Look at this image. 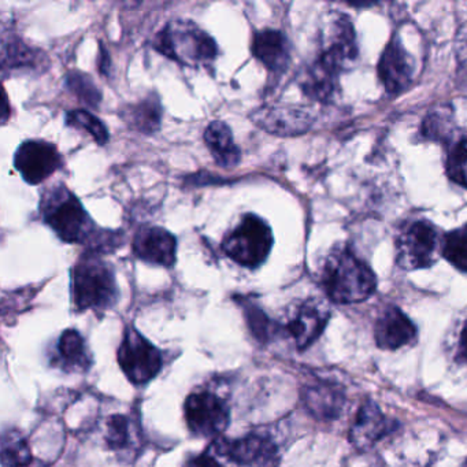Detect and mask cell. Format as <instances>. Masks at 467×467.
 Listing matches in <instances>:
<instances>
[{"mask_svg":"<svg viewBox=\"0 0 467 467\" xmlns=\"http://www.w3.org/2000/svg\"><path fill=\"white\" fill-rule=\"evenodd\" d=\"M39 212L46 225L50 226L62 242L87 245L92 253L116 250L124 240L119 232L100 229L89 217L80 199L62 182L51 185L42 193Z\"/></svg>","mask_w":467,"mask_h":467,"instance_id":"cell-1","label":"cell"},{"mask_svg":"<svg viewBox=\"0 0 467 467\" xmlns=\"http://www.w3.org/2000/svg\"><path fill=\"white\" fill-rule=\"evenodd\" d=\"M322 288L332 302L352 305L368 299L376 291L373 270L348 247H336L325 258Z\"/></svg>","mask_w":467,"mask_h":467,"instance_id":"cell-2","label":"cell"},{"mask_svg":"<svg viewBox=\"0 0 467 467\" xmlns=\"http://www.w3.org/2000/svg\"><path fill=\"white\" fill-rule=\"evenodd\" d=\"M73 307L78 313L91 310L105 313L119 302L116 272L100 254L87 251L72 269L70 283Z\"/></svg>","mask_w":467,"mask_h":467,"instance_id":"cell-3","label":"cell"},{"mask_svg":"<svg viewBox=\"0 0 467 467\" xmlns=\"http://www.w3.org/2000/svg\"><path fill=\"white\" fill-rule=\"evenodd\" d=\"M154 48L162 56L190 67H209L218 56L214 39L187 20L169 23L155 37Z\"/></svg>","mask_w":467,"mask_h":467,"instance_id":"cell-4","label":"cell"},{"mask_svg":"<svg viewBox=\"0 0 467 467\" xmlns=\"http://www.w3.org/2000/svg\"><path fill=\"white\" fill-rule=\"evenodd\" d=\"M275 237L272 228L259 215L248 213L223 237V253L232 261L247 269H256L272 253Z\"/></svg>","mask_w":467,"mask_h":467,"instance_id":"cell-5","label":"cell"},{"mask_svg":"<svg viewBox=\"0 0 467 467\" xmlns=\"http://www.w3.org/2000/svg\"><path fill=\"white\" fill-rule=\"evenodd\" d=\"M184 418L191 433L202 439L218 440L231 423V407L213 390H195L185 399Z\"/></svg>","mask_w":467,"mask_h":467,"instance_id":"cell-6","label":"cell"},{"mask_svg":"<svg viewBox=\"0 0 467 467\" xmlns=\"http://www.w3.org/2000/svg\"><path fill=\"white\" fill-rule=\"evenodd\" d=\"M119 368L133 385H146L163 368V354L135 327L125 329L117 352Z\"/></svg>","mask_w":467,"mask_h":467,"instance_id":"cell-7","label":"cell"},{"mask_svg":"<svg viewBox=\"0 0 467 467\" xmlns=\"http://www.w3.org/2000/svg\"><path fill=\"white\" fill-rule=\"evenodd\" d=\"M439 234L436 226L426 220L414 221L399 234L396 240V261L404 270L425 269L436 262Z\"/></svg>","mask_w":467,"mask_h":467,"instance_id":"cell-8","label":"cell"},{"mask_svg":"<svg viewBox=\"0 0 467 467\" xmlns=\"http://www.w3.org/2000/svg\"><path fill=\"white\" fill-rule=\"evenodd\" d=\"M357 58V36L351 20L347 16H335L325 31L321 53L316 61L340 76Z\"/></svg>","mask_w":467,"mask_h":467,"instance_id":"cell-9","label":"cell"},{"mask_svg":"<svg viewBox=\"0 0 467 467\" xmlns=\"http://www.w3.org/2000/svg\"><path fill=\"white\" fill-rule=\"evenodd\" d=\"M215 452L240 467H267L277 456V445L272 437L248 433L239 439H218L213 444Z\"/></svg>","mask_w":467,"mask_h":467,"instance_id":"cell-10","label":"cell"},{"mask_svg":"<svg viewBox=\"0 0 467 467\" xmlns=\"http://www.w3.org/2000/svg\"><path fill=\"white\" fill-rule=\"evenodd\" d=\"M15 166L28 184L39 185L64 166V158L56 144L26 140L16 151Z\"/></svg>","mask_w":467,"mask_h":467,"instance_id":"cell-11","label":"cell"},{"mask_svg":"<svg viewBox=\"0 0 467 467\" xmlns=\"http://www.w3.org/2000/svg\"><path fill=\"white\" fill-rule=\"evenodd\" d=\"M329 317V310L322 303L306 300L292 308L283 329L294 338L297 348L305 349L316 343L317 338L322 335Z\"/></svg>","mask_w":467,"mask_h":467,"instance_id":"cell-12","label":"cell"},{"mask_svg":"<svg viewBox=\"0 0 467 467\" xmlns=\"http://www.w3.org/2000/svg\"><path fill=\"white\" fill-rule=\"evenodd\" d=\"M133 254L147 264L173 267L177 261V239L168 229L144 226L132 243Z\"/></svg>","mask_w":467,"mask_h":467,"instance_id":"cell-13","label":"cell"},{"mask_svg":"<svg viewBox=\"0 0 467 467\" xmlns=\"http://www.w3.org/2000/svg\"><path fill=\"white\" fill-rule=\"evenodd\" d=\"M256 127L275 136H296L307 132L313 125L308 111L294 106H272L251 114Z\"/></svg>","mask_w":467,"mask_h":467,"instance_id":"cell-14","label":"cell"},{"mask_svg":"<svg viewBox=\"0 0 467 467\" xmlns=\"http://www.w3.org/2000/svg\"><path fill=\"white\" fill-rule=\"evenodd\" d=\"M396 426L398 423L385 417L384 412L373 400H366L360 406L352 423L349 441L357 450L368 451L393 431Z\"/></svg>","mask_w":467,"mask_h":467,"instance_id":"cell-15","label":"cell"},{"mask_svg":"<svg viewBox=\"0 0 467 467\" xmlns=\"http://www.w3.org/2000/svg\"><path fill=\"white\" fill-rule=\"evenodd\" d=\"M377 70H379V80L389 94H400L404 89L409 88L414 75V65H412L411 56L407 53L400 40L393 37L388 43L379 58Z\"/></svg>","mask_w":467,"mask_h":467,"instance_id":"cell-16","label":"cell"},{"mask_svg":"<svg viewBox=\"0 0 467 467\" xmlns=\"http://www.w3.org/2000/svg\"><path fill=\"white\" fill-rule=\"evenodd\" d=\"M50 360L51 365L65 373H86L91 368L92 355L81 333L67 329L56 341Z\"/></svg>","mask_w":467,"mask_h":467,"instance_id":"cell-17","label":"cell"},{"mask_svg":"<svg viewBox=\"0 0 467 467\" xmlns=\"http://www.w3.org/2000/svg\"><path fill=\"white\" fill-rule=\"evenodd\" d=\"M417 337V327L411 319L398 307H388L374 325V338L379 348H401Z\"/></svg>","mask_w":467,"mask_h":467,"instance_id":"cell-18","label":"cell"},{"mask_svg":"<svg viewBox=\"0 0 467 467\" xmlns=\"http://www.w3.org/2000/svg\"><path fill=\"white\" fill-rule=\"evenodd\" d=\"M251 53L273 75H283L291 61L288 39L283 32L275 29L255 32Z\"/></svg>","mask_w":467,"mask_h":467,"instance_id":"cell-19","label":"cell"},{"mask_svg":"<svg viewBox=\"0 0 467 467\" xmlns=\"http://www.w3.org/2000/svg\"><path fill=\"white\" fill-rule=\"evenodd\" d=\"M162 105L157 94H150L140 102L125 106L121 110V117L125 124L143 135H154L160 130L162 122Z\"/></svg>","mask_w":467,"mask_h":467,"instance_id":"cell-20","label":"cell"},{"mask_svg":"<svg viewBox=\"0 0 467 467\" xmlns=\"http://www.w3.org/2000/svg\"><path fill=\"white\" fill-rule=\"evenodd\" d=\"M204 141L221 168H236L242 161V151L234 143V133L225 122L213 121L204 132Z\"/></svg>","mask_w":467,"mask_h":467,"instance_id":"cell-21","label":"cell"},{"mask_svg":"<svg viewBox=\"0 0 467 467\" xmlns=\"http://www.w3.org/2000/svg\"><path fill=\"white\" fill-rule=\"evenodd\" d=\"M303 403L318 420H336L343 410L346 398L333 385L318 384L303 389Z\"/></svg>","mask_w":467,"mask_h":467,"instance_id":"cell-22","label":"cell"},{"mask_svg":"<svg viewBox=\"0 0 467 467\" xmlns=\"http://www.w3.org/2000/svg\"><path fill=\"white\" fill-rule=\"evenodd\" d=\"M105 440L111 451L130 453L135 451L140 436L132 418L124 414H114L106 420Z\"/></svg>","mask_w":467,"mask_h":467,"instance_id":"cell-23","label":"cell"},{"mask_svg":"<svg viewBox=\"0 0 467 467\" xmlns=\"http://www.w3.org/2000/svg\"><path fill=\"white\" fill-rule=\"evenodd\" d=\"M300 87L305 95L311 99L327 102L335 97L336 89L338 87V76L314 61L303 75Z\"/></svg>","mask_w":467,"mask_h":467,"instance_id":"cell-24","label":"cell"},{"mask_svg":"<svg viewBox=\"0 0 467 467\" xmlns=\"http://www.w3.org/2000/svg\"><path fill=\"white\" fill-rule=\"evenodd\" d=\"M46 54L37 53L35 48L28 47L26 43L17 37H10L9 42L4 43V72L6 70L23 69V67H42L45 65Z\"/></svg>","mask_w":467,"mask_h":467,"instance_id":"cell-25","label":"cell"},{"mask_svg":"<svg viewBox=\"0 0 467 467\" xmlns=\"http://www.w3.org/2000/svg\"><path fill=\"white\" fill-rule=\"evenodd\" d=\"M240 305L243 306L248 329H250L251 335H253L259 343H267V341L273 340L281 330H284L280 324L273 321V319L270 318L258 305H255V303L243 300Z\"/></svg>","mask_w":467,"mask_h":467,"instance_id":"cell-26","label":"cell"},{"mask_svg":"<svg viewBox=\"0 0 467 467\" xmlns=\"http://www.w3.org/2000/svg\"><path fill=\"white\" fill-rule=\"evenodd\" d=\"M34 459L26 437L17 431H6L2 436V464L18 467Z\"/></svg>","mask_w":467,"mask_h":467,"instance_id":"cell-27","label":"cell"},{"mask_svg":"<svg viewBox=\"0 0 467 467\" xmlns=\"http://www.w3.org/2000/svg\"><path fill=\"white\" fill-rule=\"evenodd\" d=\"M441 253L452 266L467 273V223L445 234Z\"/></svg>","mask_w":467,"mask_h":467,"instance_id":"cell-28","label":"cell"},{"mask_svg":"<svg viewBox=\"0 0 467 467\" xmlns=\"http://www.w3.org/2000/svg\"><path fill=\"white\" fill-rule=\"evenodd\" d=\"M65 124L69 128L87 130L99 146H105L109 139H110L106 125L98 117H95L94 114L89 113V111H67L65 114Z\"/></svg>","mask_w":467,"mask_h":467,"instance_id":"cell-29","label":"cell"},{"mask_svg":"<svg viewBox=\"0 0 467 467\" xmlns=\"http://www.w3.org/2000/svg\"><path fill=\"white\" fill-rule=\"evenodd\" d=\"M65 83H67V89L81 102L92 109L99 108L100 102H102V92L89 76L75 70V72L67 73L65 76Z\"/></svg>","mask_w":467,"mask_h":467,"instance_id":"cell-30","label":"cell"},{"mask_svg":"<svg viewBox=\"0 0 467 467\" xmlns=\"http://www.w3.org/2000/svg\"><path fill=\"white\" fill-rule=\"evenodd\" d=\"M447 173L453 182L467 190V139L451 149L447 158Z\"/></svg>","mask_w":467,"mask_h":467,"instance_id":"cell-31","label":"cell"},{"mask_svg":"<svg viewBox=\"0 0 467 467\" xmlns=\"http://www.w3.org/2000/svg\"><path fill=\"white\" fill-rule=\"evenodd\" d=\"M182 467H223V464L210 451H204L198 455L190 456Z\"/></svg>","mask_w":467,"mask_h":467,"instance_id":"cell-32","label":"cell"},{"mask_svg":"<svg viewBox=\"0 0 467 467\" xmlns=\"http://www.w3.org/2000/svg\"><path fill=\"white\" fill-rule=\"evenodd\" d=\"M461 42H459L458 58L461 62V67L464 70V75L467 76V28L464 32H461Z\"/></svg>","mask_w":467,"mask_h":467,"instance_id":"cell-33","label":"cell"},{"mask_svg":"<svg viewBox=\"0 0 467 467\" xmlns=\"http://www.w3.org/2000/svg\"><path fill=\"white\" fill-rule=\"evenodd\" d=\"M459 357L467 363V322L464 324L459 338Z\"/></svg>","mask_w":467,"mask_h":467,"instance_id":"cell-34","label":"cell"},{"mask_svg":"<svg viewBox=\"0 0 467 467\" xmlns=\"http://www.w3.org/2000/svg\"><path fill=\"white\" fill-rule=\"evenodd\" d=\"M100 72L105 73V67H110V62H109L108 54H106L105 48H102V56H100Z\"/></svg>","mask_w":467,"mask_h":467,"instance_id":"cell-35","label":"cell"},{"mask_svg":"<svg viewBox=\"0 0 467 467\" xmlns=\"http://www.w3.org/2000/svg\"><path fill=\"white\" fill-rule=\"evenodd\" d=\"M18 467H47L45 463H43L42 461H39V459L34 458L31 459V461L26 462V463L21 464V466Z\"/></svg>","mask_w":467,"mask_h":467,"instance_id":"cell-36","label":"cell"},{"mask_svg":"<svg viewBox=\"0 0 467 467\" xmlns=\"http://www.w3.org/2000/svg\"><path fill=\"white\" fill-rule=\"evenodd\" d=\"M461 467H467V459H466V461L463 462V464H462Z\"/></svg>","mask_w":467,"mask_h":467,"instance_id":"cell-37","label":"cell"}]
</instances>
